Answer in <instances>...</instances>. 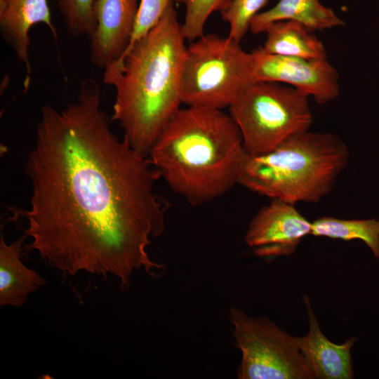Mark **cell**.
Returning <instances> with one entry per match:
<instances>
[{
	"instance_id": "8992f818",
	"label": "cell",
	"mask_w": 379,
	"mask_h": 379,
	"mask_svg": "<svg viewBox=\"0 0 379 379\" xmlns=\"http://www.w3.org/2000/svg\"><path fill=\"white\" fill-rule=\"evenodd\" d=\"M309 96L277 82L255 81L230 105L246 152L265 154L291 135L307 131L313 118Z\"/></svg>"
},
{
	"instance_id": "3957f363",
	"label": "cell",
	"mask_w": 379,
	"mask_h": 379,
	"mask_svg": "<svg viewBox=\"0 0 379 379\" xmlns=\"http://www.w3.org/2000/svg\"><path fill=\"white\" fill-rule=\"evenodd\" d=\"M246 154L230 114L187 106L173 114L147 157L173 192L199 206L238 184Z\"/></svg>"
},
{
	"instance_id": "8fae6325",
	"label": "cell",
	"mask_w": 379,
	"mask_h": 379,
	"mask_svg": "<svg viewBox=\"0 0 379 379\" xmlns=\"http://www.w3.org/2000/svg\"><path fill=\"white\" fill-rule=\"evenodd\" d=\"M40 23L48 27L56 40L58 32L52 22L48 0H0V32L5 43L25 65V90L29 86L32 72L29 31Z\"/></svg>"
},
{
	"instance_id": "e0dca14e",
	"label": "cell",
	"mask_w": 379,
	"mask_h": 379,
	"mask_svg": "<svg viewBox=\"0 0 379 379\" xmlns=\"http://www.w3.org/2000/svg\"><path fill=\"white\" fill-rule=\"evenodd\" d=\"M67 33L72 37L86 36L88 40L95 28L98 0H55Z\"/></svg>"
},
{
	"instance_id": "7c38bea8",
	"label": "cell",
	"mask_w": 379,
	"mask_h": 379,
	"mask_svg": "<svg viewBox=\"0 0 379 379\" xmlns=\"http://www.w3.org/2000/svg\"><path fill=\"white\" fill-rule=\"evenodd\" d=\"M309 331L302 337L295 336L298 348L317 379H351L354 378L351 349L357 338L344 343L331 342L322 333L307 295H304Z\"/></svg>"
},
{
	"instance_id": "9a60e30c",
	"label": "cell",
	"mask_w": 379,
	"mask_h": 379,
	"mask_svg": "<svg viewBox=\"0 0 379 379\" xmlns=\"http://www.w3.org/2000/svg\"><path fill=\"white\" fill-rule=\"evenodd\" d=\"M262 50L268 53L303 58H326V48L314 32L294 20L277 21L265 29Z\"/></svg>"
},
{
	"instance_id": "277c9868",
	"label": "cell",
	"mask_w": 379,
	"mask_h": 379,
	"mask_svg": "<svg viewBox=\"0 0 379 379\" xmlns=\"http://www.w3.org/2000/svg\"><path fill=\"white\" fill-rule=\"evenodd\" d=\"M347 145L329 132L293 134L269 152L246 154L239 185L272 199L317 203L348 163Z\"/></svg>"
},
{
	"instance_id": "6da1fadb",
	"label": "cell",
	"mask_w": 379,
	"mask_h": 379,
	"mask_svg": "<svg viewBox=\"0 0 379 379\" xmlns=\"http://www.w3.org/2000/svg\"><path fill=\"white\" fill-rule=\"evenodd\" d=\"M25 173L27 250L63 273L112 275L123 287L137 270H163L147 252L165 227L159 175L112 132L95 79H84L63 109L43 106Z\"/></svg>"
},
{
	"instance_id": "7a4b0ae2",
	"label": "cell",
	"mask_w": 379,
	"mask_h": 379,
	"mask_svg": "<svg viewBox=\"0 0 379 379\" xmlns=\"http://www.w3.org/2000/svg\"><path fill=\"white\" fill-rule=\"evenodd\" d=\"M173 0L157 24L103 69L102 81L115 89L112 121L124 138L147 157L182 104L180 77L186 51Z\"/></svg>"
},
{
	"instance_id": "9c48e42d",
	"label": "cell",
	"mask_w": 379,
	"mask_h": 379,
	"mask_svg": "<svg viewBox=\"0 0 379 379\" xmlns=\"http://www.w3.org/2000/svg\"><path fill=\"white\" fill-rule=\"evenodd\" d=\"M311 230L312 222L294 204L272 199L251 220L244 240L258 257L287 256L295 252Z\"/></svg>"
},
{
	"instance_id": "30bf717a",
	"label": "cell",
	"mask_w": 379,
	"mask_h": 379,
	"mask_svg": "<svg viewBox=\"0 0 379 379\" xmlns=\"http://www.w3.org/2000/svg\"><path fill=\"white\" fill-rule=\"evenodd\" d=\"M140 0H98L95 28L89 39L92 64L105 69L117 61L128 47Z\"/></svg>"
},
{
	"instance_id": "52a82bcc",
	"label": "cell",
	"mask_w": 379,
	"mask_h": 379,
	"mask_svg": "<svg viewBox=\"0 0 379 379\" xmlns=\"http://www.w3.org/2000/svg\"><path fill=\"white\" fill-rule=\"evenodd\" d=\"M235 345L241 352L239 379H315L295 336L265 317L230 310Z\"/></svg>"
},
{
	"instance_id": "ac0fdd59",
	"label": "cell",
	"mask_w": 379,
	"mask_h": 379,
	"mask_svg": "<svg viewBox=\"0 0 379 379\" xmlns=\"http://www.w3.org/2000/svg\"><path fill=\"white\" fill-rule=\"evenodd\" d=\"M185 8V15L182 24L184 37L193 41L204 34V27L209 16L225 10L232 0H173Z\"/></svg>"
},
{
	"instance_id": "ffe728a7",
	"label": "cell",
	"mask_w": 379,
	"mask_h": 379,
	"mask_svg": "<svg viewBox=\"0 0 379 379\" xmlns=\"http://www.w3.org/2000/svg\"><path fill=\"white\" fill-rule=\"evenodd\" d=\"M172 1L140 0L133 36L127 48L146 35L157 24Z\"/></svg>"
},
{
	"instance_id": "5bb4252c",
	"label": "cell",
	"mask_w": 379,
	"mask_h": 379,
	"mask_svg": "<svg viewBox=\"0 0 379 379\" xmlns=\"http://www.w3.org/2000/svg\"><path fill=\"white\" fill-rule=\"evenodd\" d=\"M321 1L279 0L275 6L258 13L253 18L250 31L254 34L262 33L270 25L281 20L297 21L312 32L344 26V20Z\"/></svg>"
},
{
	"instance_id": "ba28073f",
	"label": "cell",
	"mask_w": 379,
	"mask_h": 379,
	"mask_svg": "<svg viewBox=\"0 0 379 379\" xmlns=\"http://www.w3.org/2000/svg\"><path fill=\"white\" fill-rule=\"evenodd\" d=\"M254 82L291 86L319 104L340 94L339 74L326 58H303L268 53L259 47L251 52Z\"/></svg>"
},
{
	"instance_id": "4fadbf2b",
	"label": "cell",
	"mask_w": 379,
	"mask_h": 379,
	"mask_svg": "<svg viewBox=\"0 0 379 379\" xmlns=\"http://www.w3.org/2000/svg\"><path fill=\"white\" fill-rule=\"evenodd\" d=\"M25 235L8 244L3 234L0 239V305L20 307L27 296L46 281L22 262L21 253Z\"/></svg>"
},
{
	"instance_id": "d6986e66",
	"label": "cell",
	"mask_w": 379,
	"mask_h": 379,
	"mask_svg": "<svg viewBox=\"0 0 379 379\" xmlns=\"http://www.w3.org/2000/svg\"><path fill=\"white\" fill-rule=\"evenodd\" d=\"M269 0H232L228 7L220 13L230 25L228 37L240 43L250 30L253 18L265 7Z\"/></svg>"
},
{
	"instance_id": "2e32d148",
	"label": "cell",
	"mask_w": 379,
	"mask_h": 379,
	"mask_svg": "<svg viewBox=\"0 0 379 379\" xmlns=\"http://www.w3.org/2000/svg\"><path fill=\"white\" fill-rule=\"evenodd\" d=\"M310 234L343 241L361 240L379 260V220L322 216L312 222Z\"/></svg>"
},
{
	"instance_id": "5b68a950",
	"label": "cell",
	"mask_w": 379,
	"mask_h": 379,
	"mask_svg": "<svg viewBox=\"0 0 379 379\" xmlns=\"http://www.w3.org/2000/svg\"><path fill=\"white\" fill-rule=\"evenodd\" d=\"M253 82L251 55L240 43L204 34L187 46L180 77L182 102L187 106L229 107Z\"/></svg>"
}]
</instances>
